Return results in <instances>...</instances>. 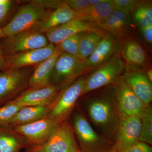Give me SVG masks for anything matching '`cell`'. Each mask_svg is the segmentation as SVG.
<instances>
[{
	"label": "cell",
	"instance_id": "6da1fadb",
	"mask_svg": "<svg viewBox=\"0 0 152 152\" xmlns=\"http://www.w3.org/2000/svg\"><path fill=\"white\" fill-rule=\"evenodd\" d=\"M88 110L93 122L102 130L106 138L115 144L122 118L113 88L90 101Z\"/></svg>",
	"mask_w": 152,
	"mask_h": 152
},
{
	"label": "cell",
	"instance_id": "7a4b0ae2",
	"mask_svg": "<svg viewBox=\"0 0 152 152\" xmlns=\"http://www.w3.org/2000/svg\"><path fill=\"white\" fill-rule=\"evenodd\" d=\"M72 127L78 140L81 152H111L115 151V144L95 132L81 112L74 113Z\"/></svg>",
	"mask_w": 152,
	"mask_h": 152
},
{
	"label": "cell",
	"instance_id": "3957f363",
	"mask_svg": "<svg viewBox=\"0 0 152 152\" xmlns=\"http://www.w3.org/2000/svg\"><path fill=\"white\" fill-rule=\"evenodd\" d=\"M50 13L39 1H34L19 9L12 20L2 28L6 37H11L36 28Z\"/></svg>",
	"mask_w": 152,
	"mask_h": 152
},
{
	"label": "cell",
	"instance_id": "277c9868",
	"mask_svg": "<svg viewBox=\"0 0 152 152\" xmlns=\"http://www.w3.org/2000/svg\"><path fill=\"white\" fill-rule=\"evenodd\" d=\"M88 72L86 61L62 53L55 64L51 84L61 91Z\"/></svg>",
	"mask_w": 152,
	"mask_h": 152
},
{
	"label": "cell",
	"instance_id": "5b68a950",
	"mask_svg": "<svg viewBox=\"0 0 152 152\" xmlns=\"http://www.w3.org/2000/svg\"><path fill=\"white\" fill-rule=\"evenodd\" d=\"M126 62L120 52L99 67L86 78L83 95L99 88L113 85L122 75Z\"/></svg>",
	"mask_w": 152,
	"mask_h": 152
},
{
	"label": "cell",
	"instance_id": "8992f818",
	"mask_svg": "<svg viewBox=\"0 0 152 152\" xmlns=\"http://www.w3.org/2000/svg\"><path fill=\"white\" fill-rule=\"evenodd\" d=\"M88 75H83L61 91L48 116L58 124L67 121L79 97L83 94Z\"/></svg>",
	"mask_w": 152,
	"mask_h": 152
},
{
	"label": "cell",
	"instance_id": "52a82bcc",
	"mask_svg": "<svg viewBox=\"0 0 152 152\" xmlns=\"http://www.w3.org/2000/svg\"><path fill=\"white\" fill-rule=\"evenodd\" d=\"M75 137L72 127L66 121L57 125L46 141L28 150L33 152H81Z\"/></svg>",
	"mask_w": 152,
	"mask_h": 152
},
{
	"label": "cell",
	"instance_id": "ba28073f",
	"mask_svg": "<svg viewBox=\"0 0 152 152\" xmlns=\"http://www.w3.org/2000/svg\"><path fill=\"white\" fill-rule=\"evenodd\" d=\"M114 95L122 118L141 117L146 107L121 76L113 84Z\"/></svg>",
	"mask_w": 152,
	"mask_h": 152
},
{
	"label": "cell",
	"instance_id": "9c48e42d",
	"mask_svg": "<svg viewBox=\"0 0 152 152\" xmlns=\"http://www.w3.org/2000/svg\"><path fill=\"white\" fill-rule=\"evenodd\" d=\"M58 124L48 116L34 122L17 126L12 129L26 139L27 147L29 148L46 141Z\"/></svg>",
	"mask_w": 152,
	"mask_h": 152
},
{
	"label": "cell",
	"instance_id": "30bf717a",
	"mask_svg": "<svg viewBox=\"0 0 152 152\" xmlns=\"http://www.w3.org/2000/svg\"><path fill=\"white\" fill-rule=\"evenodd\" d=\"M123 78L145 105L151 104L152 100V84L144 68L126 64L122 75Z\"/></svg>",
	"mask_w": 152,
	"mask_h": 152
},
{
	"label": "cell",
	"instance_id": "8fae6325",
	"mask_svg": "<svg viewBox=\"0 0 152 152\" xmlns=\"http://www.w3.org/2000/svg\"><path fill=\"white\" fill-rule=\"evenodd\" d=\"M60 92L58 88L53 85L37 88H30L18 98L9 102L22 107L52 105Z\"/></svg>",
	"mask_w": 152,
	"mask_h": 152
},
{
	"label": "cell",
	"instance_id": "7c38bea8",
	"mask_svg": "<svg viewBox=\"0 0 152 152\" xmlns=\"http://www.w3.org/2000/svg\"><path fill=\"white\" fill-rule=\"evenodd\" d=\"M27 79L26 73L18 68L0 71V107L24 87Z\"/></svg>",
	"mask_w": 152,
	"mask_h": 152
},
{
	"label": "cell",
	"instance_id": "4fadbf2b",
	"mask_svg": "<svg viewBox=\"0 0 152 152\" xmlns=\"http://www.w3.org/2000/svg\"><path fill=\"white\" fill-rule=\"evenodd\" d=\"M141 126L138 116L122 118L115 139V150L123 151L139 142Z\"/></svg>",
	"mask_w": 152,
	"mask_h": 152
},
{
	"label": "cell",
	"instance_id": "5bb4252c",
	"mask_svg": "<svg viewBox=\"0 0 152 152\" xmlns=\"http://www.w3.org/2000/svg\"><path fill=\"white\" fill-rule=\"evenodd\" d=\"M40 32L30 30L8 38L6 47L16 54L47 46L50 43L46 36Z\"/></svg>",
	"mask_w": 152,
	"mask_h": 152
},
{
	"label": "cell",
	"instance_id": "9a60e30c",
	"mask_svg": "<svg viewBox=\"0 0 152 152\" xmlns=\"http://www.w3.org/2000/svg\"><path fill=\"white\" fill-rule=\"evenodd\" d=\"M121 46V41L119 39L107 33L86 60L89 70L95 69L111 58L120 51Z\"/></svg>",
	"mask_w": 152,
	"mask_h": 152
},
{
	"label": "cell",
	"instance_id": "2e32d148",
	"mask_svg": "<svg viewBox=\"0 0 152 152\" xmlns=\"http://www.w3.org/2000/svg\"><path fill=\"white\" fill-rule=\"evenodd\" d=\"M103 31L95 24L76 19L45 32L50 43L58 45L66 38L77 33Z\"/></svg>",
	"mask_w": 152,
	"mask_h": 152
},
{
	"label": "cell",
	"instance_id": "e0dca14e",
	"mask_svg": "<svg viewBox=\"0 0 152 152\" xmlns=\"http://www.w3.org/2000/svg\"><path fill=\"white\" fill-rule=\"evenodd\" d=\"M56 46L49 43L47 46L6 56L8 68H18L39 64L47 59L54 53Z\"/></svg>",
	"mask_w": 152,
	"mask_h": 152
},
{
	"label": "cell",
	"instance_id": "ac0fdd59",
	"mask_svg": "<svg viewBox=\"0 0 152 152\" xmlns=\"http://www.w3.org/2000/svg\"><path fill=\"white\" fill-rule=\"evenodd\" d=\"M63 52L58 45L52 56L39 63L29 79L30 88H37L51 85L52 74L58 58Z\"/></svg>",
	"mask_w": 152,
	"mask_h": 152
},
{
	"label": "cell",
	"instance_id": "d6986e66",
	"mask_svg": "<svg viewBox=\"0 0 152 152\" xmlns=\"http://www.w3.org/2000/svg\"><path fill=\"white\" fill-rule=\"evenodd\" d=\"M132 22L129 15L114 10L106 20L96 25L107 33L123 40L127 39L130 32Z\"/></svg>",
	"mask_w": 152,
	"mask_h": 152
},
{
	"label": "cell",
	"instance_id": "ffe728a7",
	"mask_svg": "<svg viewBox=\"0 0 152 152\" xmlns=\"http://www.w3.org/2000/svg\"><path fill=\"white\" fill-rule=\"evenodd\" d=\"M53 105L28 106L22 107L5 124L10 128L27 124L48 117L51 111Z\"/></svg>",
	"mask_w": 152,
	"mask_h": 152
},
{
	"label": "cell",
	"instance_id": "44dd1931",
	"mask_svg": "<svg viewBox=\"0 0 152 152\" xmlns=\"http://www.w3.org/2000/svg\"><path fill=\"white\" fill-rule=\"evenodd\" d=\"M120 53L127 64L145 68L147 58L145 52L137 42L133 39H125L121 42Z\"/></svg>",
	"mask_w": 152,
	"mask_h": 152
},
{
	"label": "cell",
	"instance_id": "7402d4cb",
	"mask_svg": "<svg viewBox=\"0 0 152 152\" xmlns=\"http://www.w3.org/2000/svg\"><path fill=\"white\" fill-rule=\"evenodd\" d=\"M78 17L77 13L64 2V4L57 8L53 12L50 13L47 18L36 28H38L41 32H45L53 28L77 19Z\"/></svg>",
	"mask_w": 152,
	"mask_h": 152
},
{
	"label": "cell",
	"instance_id": "603a6c76",
	"mask_svg": "<svg viewBox=\"0 0 152 152\" xmlns=\"http://www.w3.org/2000/svg\"><path fill=\"white\" fill-rule=\"evenodd\" d=\"M114 10L111 0H105L97 5L77 12L78 15L77 20L96 25L106 20Z\"/></svg>",
	"mask_w": 152,
	"mask_h": 152
},
{
	"label": "cell",
	"instance_id": "cb8c5ba5",
	"mask_svg": "<svg viewBox=\"0 0 152 152\" xmlns=\"http://www.w3.org/2000/svg\"><path fill=\"white\" fill-rule=\"evenodd\" d=\"M27 147L26 139L13 129L0 125V152H19Z\"/></svg>",
	"mask_w": 152,
	"mask_h": 152
},
{
	"label": "cell",
	"instance_id": "d4e9b609",
	"mask_svg": "<svg viewBox=\"0 0 152 152\" xmlns=\"http://www.w3.org/2000/svg\"><path fill=\"white\" fill-rule=\"evenodd\" d=\"M107 33L104 31L86 32L80 41L79 58L84 61H86L92 54L101 40Z\"/></svg>",
	"mask_w": 152,
	"mask_h": 152
},
{
	"label": "cell",
	"instance_id": "484cf974",
	"mask_svg": "<svg viewBox=\"0 0 152 152\" xmlns=\"http://www.w3.org/2000/svg\"><path fill=\"white\" fill-rule=\"evenodd\" d=\"M131 13L134 22L139 28L152 25L151 2L140 1L137 7Z\"/></svg>",
	"mask_w": 152,
	"mask_h": 152
},
{
	"label": "cell",
	"instance_id": "4316f807",
	"mask_svg": "<svg viewBox=\"0 0 152 152\" xmlns=\"http://www.w3.org/2000/svg\"><path fill=\"white\" fill-rule=\"evenodd\" d=\"M141 126L139 141L152 144V107L151 104L146 107L141 116Z\"/></svg>",
	"mask_w": 152,
	"mask_h": 152
},
{
	"label": "cell",
	"instance_id": "83f0119b",
	"mask_svg": "<svg viewBox=\"0 0 152 152\" xmlns=\"http://www.w3.org/2000/svg\"><path fill=\"white\" fill-rule=\"evenodd\" d=\"M80 32L68 37L57 45L63 53L79 57V47L81 38L85 33Z\"/></svg>",
	"mask_w": 152,
	"mask_h": 152
},
{
	"label": "cell",
	"instance_id": "f1b7e54d",
	"mask_svg": "<svg viewBox=\"0 0 152 152\" xmlns=\"http://www.w3.org/2000/svg\"><path fill=\"white\" fill-rule=\"evenodd\" d=\"M23 107L7 102L0 107V125H5Z\"/></svg>",
	"mask_w": 152,
	"mask_h": 152
},
{
	"label": "cell",
	"instance_id": "f546056e",
	"mask_svg": "<svg viewBox=\"0 0 152 152\" xmlns=\"http://www.w3.org/2000/svg\"><path fill=\"white\" fill-rule=\"evenodd\" d=\"M115 10L130 15L138 5L140 1L137 0H111Z\"/></svg>",
	"mask_w": 152,
	"mask_h": 152
},
{
	"label": "cell",
	"instance_id": "4dcf8cb0",
	"mask_svg": "<svg viewBox=\"0 0 152 152\" xmlns=\"http://www.w3.org/2000/svg\"><path fill=\"white\" fill-rule=\"evenodd\" d=\"M64 2L76 12H79L90 7L88 0H66Z\"/></svg>",
	"mask_w": 152,
	"mask_h": 152
},
{
	"label": "cell",
	"instance_id": "1f68e13d",
	"mask_svg": "<svg viewBox=\"0 0 152 152\" xmlns=\"http://www.w3.org/2000/svg\"><path fill=\"white\" fill-rule=\"evenodd\" d=\"M12 4L10 0H0V26L7 19Z\"/></svg>",
	"mask_w": 152,
	"mask_h": 152
},
{
	"label": "cell",
	"instance_id": "d6a6232c",
	"mask_svg": "<svg viewBox=\"0 0 152 152\" xmlns=\"http://www.w3.org/2000/svg\"><path fill=\"white\" fill-rule=\"evenodd\" d=\"M122 152H152V148L148 144L139 141Z\"/></svg>",
	"mask_w": 152,
	"mask_h": 152
},
{
	"label": "cell",
	"instance_id": "836d02e7",
	"mask_svg": "<svg viewBox=\"0 0 152 152\" xmlns=\"http://www.w3.org/2000/svg\"><path fill=\"white\" fill-rule=\"evenodd\" d=\"M140 32L145 41L149 45L152 43V25L140 28Z\"/></svg>",
	"mask_w": 152,
	"mask_h": 152
},
{
	"label": "cell",
	"instance_id": "e575fe53",
	"mask_svg": "<svg viewBox=\"0 0 152 152\" xmlns=\"http://www.w3.org/2000/svg\"><path fill=\"white\" fill-rule=\"evenodd\" d=\"M6 56H5L4 51L0 45V71H4L8 69Z\"/></svg>",
	"mask_w": 152,
	"mask_h": 152
},
{
	"label": "cell",
	"instance_id": "d590c367",
	"mask_svg": "<svg viewBox=\"0 0 152 152\" xmlns=\"http://www.w3.org/2000/svg\"><path fill=\"white\" fill-rule=\"evenodd\" d=\"M105 0H88L89 4L90 7H93L97 5L98 4L102 2Z\"/></svg>",
	"mask_w": 152,
	"mask_h": 152
},
{
	"label": "cell",
	"instance_id": "8d00e7d4",
	"mask_svg": "<svg viewBox=\"0 0 152 152\" xmlns=\"http://www.w3.org/2000/svg\"><path fill=\"white\" fill-rule=\"evenodd\" d=\"M146 74L148 79L151 82H152V70L151 69H148L145 71Z\"/></svg>",
	"mask_w": 152,
	"mask_h": 152
},
{
	"label": "cell",
	"instance_id": "74e56055",
	"mask_svg": "<svg viewBox=\"0 0 152 152\" xmlns=\"http://www.w3.org/2000/svg\"><path fill=\"white\" fill-rule=\"evenodd\" d=\"M5 37H6L3 31L2 28H0V39Z\"/></svg>",
	"mask_w": 152,
	"mask_h": 152
},
{
	"label": "cell",
	"instance_id": "f35d334b",
	"mask_svg": "<svg viewBox=\"0 0 152 152\" xmlns=\"http://www.w3.org/2000/svg\"><path fill=\"white\" fill-rule=\"evenodd\" d=\"M111 152H123L122 151H116V150H115V151H113Z\"/></svg>",
	"mask_w": 152,
	"mask_h": 152
},
{
	"label": "cell",
	"instance_id": "ab89813d",
	"mask_svg": "<svg viewBox=\"0 0 152 152\" xmlns=\"http://www.w3.org/2000/svg\"><path fill=\"white\" fill-rule=\"evenodd\" d=\"M26 152H33L31 151H29V150H28L27 151H26Z\"/></svg>",
	"mask_w": 152,
	"mask_h": 152
}]
</instances>
